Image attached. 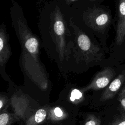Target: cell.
I'll return each instance as SVG.
<instances>
[{
    "label": "cell",
    "instance_id": "1",
    "mask_svg": "<svg viewBox=\"0 0 125 125\" xmlns=\"http://www.w3.org/2000/svg\"><path fill=\"white\" fill-rule=\"evenodd\" d=\"M70 8L59 0L43 3L39 12L38 28L43 45L61 61L72 54L74 35L70 24Z\"/></svg>",
    "mask_w": 125,
    "mask_h": 125
},
{
    "label": "cell",
    "instance_id": "2",
    "mask_svg": "<svg viewBox=\"0 0 125 125\" xmlns=\"http://www.w3.org/2000/svg\"><path fill=\"white\" fill-rule=\"evenodd\" d=\"M17 37L21 46V60L24 71L42 90L48 86V80L40 59L41 40L31 29L19 31Z\"/></svg>",
    "mask_w": 125,
    "mask_h": 125
},
{
    "label": "cell",
    "instance_id": "3",
    "mask_svg": "<svg viewBox=\"0 0 125 125\" xmlns=\"http://www.w3.org/2000/svg\"><path fill=\"white\" fill-rule=\"evenodd\" d=\"M70 24L74 35L72 53L87 64L101 61L104 54L101 46L95 41L94 36L77 24L71 15Z\"/></svg>",
    "mask_w": 125,
    "mask_h": 125
},
{
    "label": "cell",
    "instance_id": "4",
    "mask_svg": "<svg viewBox=\"0 0 125 125\" xmlns=\"http://www.w3.org/2000/svg\"><path fill=\"white\" fill-rule=\"evenodd\" d=\"M11 104L16 121L26 120L35 112H31L30 101L23 94L14 93L12 96Z\"/></svg>",
    "mask_w": 125,
    "mask_h": 125
},
{
    "label": "cell",
    "instance_id": "5",
    "mask_svg": "<svg viewBox=\"0 0 125 125\" xmlns=\"http://www.w3.org/2000/svg\"><path fill=\"white\" fill-rule=\"evenodd\" d=\"M116 72L109 67H105L96 74L94 79L86 87L83 89V92L89 89L99 90L106 87L115 77Z\"/></svg>",
    "mask_w": 125,
    "mask_h": 125
},
{
    "label": "cell",
    "instance_id": "6",
    "mask_svg": "<svg viewBox=\"0 0 125 125\" xmlns=\"http://www.w3.org/2000/svg\"><path fill=\"white\" fill-rule=\"evenodd\" d=\"M11 55V49L9 44V35L4 23L0 25V66L1 71Z\"/></svg>",
    "mask_w": 125,
    "mask_h": 125
},
{
    "label": "cell",
    "instance_id": "7",
    "mask_svg": "<svg viewBox=\"0 0 125 125\" xmlns=\"http://www.w3.org/2000/svg\"><path fill=\"white\" fill-rule=\"evenodd\" d=\"M125 83V70H124L106 86L101 95V101H105L113 98L121 89Z\"/></svg>",
    "mask_w": 125,
    "mask_h": 125
},
{
    "label": "cell",
    "instance_id": "8",
    "mask_svg": "<svg viewBox=\"0 0 125 125\" xmlns=\"http://www.w3.org/2000/svg\"><path fill=\"white\" fill-rule=\"evenodd\" d=\"M125 39V0H120L118 6V21L115 42L120 45Z\"/></svg>",
    "mask_w": 125,
    "mask_h": 125
},
{
    "label": "cell",
    "instance_id": "9",
    "mask_svg": "<svg viewBox=\"0 0 125 125\" xmlns=\"http://www.w3.org/2000/svg\"><path fill=\"white\" fill-rule=\"evenodd\" d=\"M48 110L46 108H39L25 122V125H38L43 123L48 117Z\"/></svg>",
    "mask_w": 125,
    "mask_h": 125
},
{
    "label": "cell",
    "instance_id": "10",
    "mask_svg": "<svg viewBox=\"0 0 125 125\" xmlns=\"http://www.w3.org/2000/svg\"><path fill=\"white\" fill-rule=\"evenodd\" d=\"M66 117V114L60 107H56L48 110V119L52 121H58L65 119Z\"/></svg>",
    "mask_w": 125,
    "mask_h": 125
},
{
    "label": "cell",
    "instance_id": "11",
    "mask_svg": "<svg viewBox=\"0 0 125 125\" xmlns=\"http://www.w3.org/2000/svg\"><path fill=\"white\" fill-rule=\"evenodd\" d=\"M16 121L13 113L11 114L7 110L0 112V125H11Z\"/></svg>",
    "mask_w": 125,
    "mask_h": 125
},
{
    "label": "cell",
    "instance_id": "12",
    "mask_svg": "<svg viewBox=\"0 0 125 125\" xmlns=\"http://www.w3.org/2000/svg\"><path fill=\"white\" fill-rule=\"evenodd\" d=\"M118 100L121 109L123 112H125V83L119 92Z\"/></svg>",
    "mask_w": 125,
    "mask_h": 125
},
{
    "label": "cell",
    "instance_id": "13",
    "mask_svg": "<svg viewBox=\"0 0 125 125\" xmlns=\"http://www.w3.org/2000/svg\"><path fill=\"white\" fill-rule=\"evenodd\" d=\"M84 125H101L99 118L93 115H90L86 118Z\"/></svg>",
    "mask_w": 125,
    "mask_h": 125
},
{
    "label": "cell",
    "instance_id": "14",
    "mask_svg": "<svg viewBox=\"0 0 125 125\" xmlns=\"http://www.w3.org/2000/svg\"><path fill=\"white\" fill-rule=\"evenodd\" d=\"M110 125H125V112L115 117Z\"/></svg>",
    "mask_w": 125,
    "mask_h": 125
},
{
    "label": "cell",
    "instance_id": "15",
    "mask_svg": "<svg viewBox=\"0 0 125 125\" xmlns=\"http://www.w3.org/2000/svg\"><path fill=\"white\" fill-rule=\"evenodd\" d=\"M8 106V99L4 95H1L0 97V111H6Z\"/></svg>",
    "mask_w": 125,
    "mask_h": 125
},
{
    "label": "cell",
    "instance_id": "16",
    "mask_svg": "<svg viewBox=\"0 0 125 125\" xmlns=\"http://www.w3.org/2000/svg\"><path fill=\"white\" fill-rule=\"evenodd\" d=\"M82 96L83 94L80 91L77 89H74L71 92L70 99L71 101L74 102L75 100H78L81 99Z\"/></svg>",
    "mask_w": 125,
    "mask_h": 125
},
{
    "label": "cell",
    "instance_id": "17",
    "mask_svg": "<svg viewBox=\"0 0 125 125\" xmlns=\"http://www.w3.org/2000/svg\"><path fill=\"white\" fill-rule=\"evenodd\" d=\"M78 0H62L61 1L65 6L70 8L73 4L77 2Z\"/></svg>",
    "mask_w": 125,
    "mask_h": 125
},
{
    "label": "cell",
    "instance_id": "18",
    "mask_svg": "<svg viewBox=\"0 0 125 125\" xmlns=\"http://www.w3.org/2000/svg\"><path fill=\"white\" fill-rule=\"evenodd\" d=\"M87 1H89V2H96L97 3L98 1L101 0H87Z\"/></svg>",
    "mask_w": 125,
    "mask_h": 125
},
{
    "label": "cell",
    "instance_id": "19",
    "mask_svg": "<svg viewBox=\"0 0 125 125\" xmlns=\"http://www.w3.org/2000/svg\"><path fill=\"white\" fill-rule=\"evenodd\" d=\"M60 0V1H61V0Z\"/></svg>",
    "mask_w": 125,
    "mask_h": 125
}]
</instances>
